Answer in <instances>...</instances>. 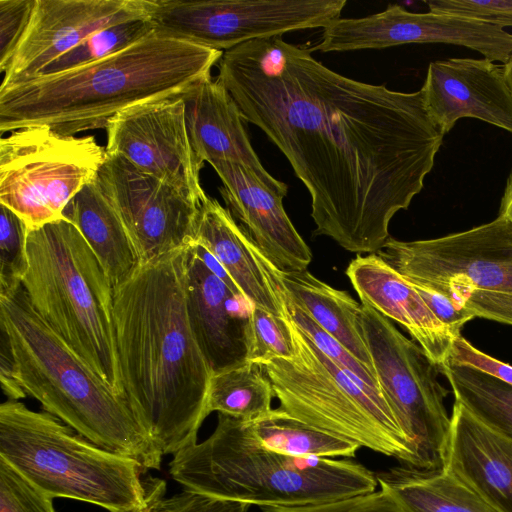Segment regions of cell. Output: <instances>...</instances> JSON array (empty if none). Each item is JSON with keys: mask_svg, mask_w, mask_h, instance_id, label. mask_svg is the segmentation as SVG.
Returning a JSON list of instances; mask_svg holds the SVG:
<instances>
[{"mask_svg": "<svg viewBox=\"0 0 512 512\" xmlns=\"http://www.w3.org/2000/svg\"><path fill=\"white\" fill-rule=\"evenodd\" d=\"M154 30L148 20L128 21L101 29L50 62L37 75L55 74L96 62L126 49Z\"/></svg>", "mask_w": 512, "mask_h": 512, "instance_id": "30", "label": "cell"}, {"mask_svg": "<svg viewBox=\"0 0 512 512\" xmlns=\"http://www.w3.org/2000/svg\"><path fill=\"white\" fill-rule=\"evenodd\" d=\"M0 458L48 497L109 512L148 506L165 483L143 478L134 459L89 441L56 416L16 400L0 406Z\"/></svg>", "mask_w": 512, "mask_h": 512, "instance_id": "7", "label": "cell"}, {"mask_svg": "<svg viewBox=\"0 0 512 512\" xmlns=\"http://www.w3.org/2000/svg\"><path fill=\"white\" fill-rule=\"evenodd\" d=\"M63 214L77 226L114 288L139 267L136 248L96 179L73 198Z\"/></svg>", "mask_w": 512, "mask_h": 512, "instance_id": "24", "label": "cell"}, {"mask_svg": "<svg viewBox=\"0 0 512 512\" xmlns=\"http://www.w3.org/2000/svg\"><path fill=\"white\" fill-rule=\"evenodd\" d=\"M35 0H0V70L4 71L21 39Z\"/></svg>", "mask_w": 512, "mask_h": 512, "instance_id": "37", "label": "cell"}, {"mask_svg": "<svg viewBox=\"0 0 512 512\" xmlns=\"http://www.w3.org/2000/svg\"><path fill=\"white\" fill-rule=\"evenodd\" d=\"M346 0H152L155 30L225 52L285 33L325 28L340 18Z\"/></svg>", "mask_w": 512, "mask_h": 512, "instance_id": "12", "label": "cell"}, {"mask_svg": "<svg viewBox=\"0 0 512 512\" xmlns=\"http://www.w3.org/2000/svg\"><path fill=\"white\" fill-rule=\"evenodd\" d=\"M222 55L154 30L96 62L1 84V135L40 126L67 136L104 129L130 106L181 95L211 77Z\"/></svg>", "mask_w": 512, "mask_h": 512, "instance_id": "3", "label": "cell"}, {"mask_svg": "<svg viewBox=\"0 0 512 512\" xmlns=\"http://www.w3.org/2000/svg\"><path fill=\"white\" fill-rule=\"evenodd\" d=\"M420 90L431 121L443 135L461 118L512 133V92L504 64L486 58L434 61Z\"/></svg>", "mask_w": 512, "mask_h": 512, "instance_id": "17", "label": "cell"}, {"mask_svg": "<svg viewBox=\"0 0 512 512\" xmlns=\"http://www.w3.org/2000/svg\"><path fill=\"white\" fill-rule=\"evenodd\" d=\"M499 215H503L512 223V168L508 175L503 196L500 202Z\"/></svg>", "mask_w": 512, "mask_h": 512, "instance_id": "41", "label": "cell"}, {"mask_svg": "<svg viewBox=\"0 0 512 512\" xmlns=\"http://www.w3.org/2000/svg\"><path fill=\"white\" fill-rule=\"evenodd\" d=\"M448 360L476 368L512 385V365L478 350L461 335L455 338Z\"/></svg>", "mask_w": 512, "mask_h": 512, "instance_id": "38", "label": "cell"}, {"mask_svg": "<svg viewBox=\"0 0 512 512\" xmlns=\"http://www.w3.org/2000/svg\"><path fill=\"white\" fill-rule=\"evenodd\" d=\"M96 181L141 263L195 244L202 203L115 155L107 154Z\"/></svg>", "mask_w": 512, "mask_h": 512, "instance_id": "13", "label": "cell"}, {"mask_svg": "<svg viewBox=\"0 0 512 512\" xmlns=\"http://www.w3.org/2000/svg\"><path fill=\"white\" fill-rule=\"evenodd\" d=\"M410 43L464 46L492 62L507 64L512 34L481 21L442 13H413L400 5L360 18H338L322 29L313 51L383 49Z\"/></svg>", "mask_w": 512, "mask_h": 512, "instance_id": "15", "label": "cell"}, {"mask_svg": "<svg viewBox=\"0 0 512 512\" xmlns=\"http://www.w3.org/2000/svg\"><path fill=\"white\" fill-rule=\"evenodd\" d=\"M380 488L413 512H497L448 470L394 468L376 476Z\"/></svg>", "mask_w": 512, "mask_h": 512, "instance_id": "26", "label": "cell"}, {"mask_svg": "<svg viewBox=\"0 0 512 512\" xmlns=\"http://www.w3.org/2000/svg\"><path fill=\"white\" fill-rule=\"evenodd\" d=\"M289 316L311 343L355 381L381 391L374 372L354 357L340 342L322 329L301 308L288 301ZM383 396V395H382Z\"/></svg>", "mask_w": 512, "mask_h": 512, "instance_id": "33", "label": "cell"}, {"mask_svg": "<svg viewBox=\"0 0 512 512\" xmlns=\"http://www.w3.org/2000/svg\"><path fill=\"white\" fill-rule=\"evenodd\" d=\"M164 493L165 487L151 498L147 512H250L251 507L187 489L167 498Z\"/></svg>", "mask_w": 512, "mask_h": 512, "instance_id": "36", "label": "cell"}, {"mask_svg": "<svg viewBox=\"0 0 512 512\" xmlns=\"http://www.w3.org/2000/svg\"><path fill=\"white\" fill-rule=\"evenodd\" d=\"M0 327L9 339L16 379L27 396L94 444L158 470L162 453L132 412L42 319L23 287L0 296Z\"/></svg>", "mask_w": 512, "mask_h": 512, "instance_id": "5", "label": "cell"}, {"mask_svg": "<svg viewBox=\"0 0 512 512\" xmlns=\"http://www.w3.org/2000/svg\"><path fill=\"white\" fill-rule=\"evenodd\" d=\"M429 11L481 21L504 29L512 27V0H432Z\"/></svg>", "mask_w": 512, "mask_h": 512, "instance_id": "35", "label": "cell"}, {"mask_svg": "<svg viewBox=\"0 0 512 512\" xmlns=\"http://www.w3.org/2000/svg\"><path fill=\"white\" fill-rule=\"evenodd\" d=\"M282 36L223 52L220 81L246 122L282 152L311 198L314 234L353 253H377L409 207L444 135L421 90L358 81Z\"/></svg>", "mask_w": 512, "mask_h": 512, "instance_id": "1", "label": "cell"}, {"mask_svg": "<svg viewBox=\"0 0 512 512\" xmlns=\"http://www.w3.org/2000/svg\"><path fill=\"white\" fill-rule=\"evenodd\" d=\"M251 423L252 431L265 448L304 458H352L360 445L312 427L275 408Z\"/></svg>", "mask_w": 512, "mask_h": 512, "instance_id": "28", "label": "cell"}, {"mask_svg": "<svg viewBox=\"0 0 512 512\" xmlns=\"http://www.w3.org/2000/svg\"><path fill=\"white\" fill-rule=\"evenodd\" d=\"M195 244L223 266L243 297L277 316L288 317V296L282 271L260 250L215 198L202 202Z\"/></svg>", "mask_w": 512, "mask_h": 512, "instance_id": "20", "label": "cell"}, {"mask_svg": "<svg viewBox=\"0 0 512 512\" xmlns=\"http://www.w3.org/2000/svg\"><path fill=\"white\" fill-rule=\"evenodd\" d=\"M210 165L222 182L219 191L226 209L271 262L282 272L307 270L312 253L284 209L285 196L239 164Z\"/></svg>", "mask_w": 512, "mask_h": 512, "instance_id": "19", "label": "cell"}, {"mask_svg": "<svg viewBox=\"0 0 512 512\" xmlns=\"http://www.w3.org/2000/svg\"><path fill=\"white\" fill-rule=\"evenodd\" d=\"M439 371L450 383L455 401L489 430L512 441V385L448 359Z\"/></svg>", "mask_w": 512, "mask_h": 512, "instance_id": "27", "label": "cell"}, {"mask_svg": "<svg viewBox=\"0 0 512 512\" xmlns=\"http://www.w3.org/2000/svg\"><path fill=\"white\" fill-rule=\"evenodd\" d=\"M506 77L509 84V87L512 92V56L509 59L508 63L505 64Z\"/></svg>", "mask_w": 512, "mask_h": 512, "instance_id": "42", "label": "cell"}, {"mask_svg": "<svg viewBox=\"0 0 512 512\" xmlns=\"http://www.w3.org/2000/svg\"><path fill=\"white\" fill-rule=\"evenodd\" d=\"M106 152L169 183L199 203L208 196L200 182L204 165L188 135L181 95L130 106L106 124Z\"/></svg>", "mask_w": 512, "mask_h": 512, "instance_id": "14", "label": "cell"}, {"mask_svg": "<svg viewBox=\"0 0 512 512\" xmlns=\"http://www.w3.org/2000/svg\"><path fill=\"white\" fill-rule=\"evenodd\" d=\"M444 469L497 512H512V441L489 430L457 401Z\"/></svg>", "mask_w": 512, "mask_h": 512, "instance_id": "23", "label": "cell"}, {"mask_svg": "<svg viewBox=\"0 0 512 512\" xmlns=\"http://www.w3.org/2000/svg\"><path fill=\"white\" fill-rule=\"evenodd\" d=\"M248 362L262 365L273 359H294L297 355L287 318L252 306L248 322Z\"/></svg>", "mask_w": 512, "mask_h": 512, "instance_id": "31", "label": "cell"}, {"mask_svg": "<svg viewBox=\"0 0 512 512\" xmlns=\"http://www.w3.org/2000/svg\"><path fill=\"white\" fill-rule=\"evenodd\" d=\"M288 299L373 372L361 323L362 304L308 270L282 272Z\"/></svg>", "mask_w": 512, "mask_h": 512, "instance_id": "25", "label": "cell"}, {"mask_svg": "<svg viewBox=\"0 0 512 512\" xmlns=\"http://www.w3.org/2000/svg\"><path fill=\"white\" fill-rule=\"evenodd\" d=\"M185 286L189 323L211 373L247 363L250 311L240 305L248 301L208 267L195 244L187 248Z\"/></svg>", "mask_w": 512, "mask_h": 512, "instance_id": "18", "label": "cell"}, {"mask_svg": "<svg viewBox=\"0 0 512 512\" xmlns=\"http://www.w3.org/2000/svg\"><path fill=\"white\" fill-rule=\"evenodd\" d=\"M22 287L35 311L117 394L125 397L113 317L114 287L64 216L27 233Z\"/></svg>", "mask_w": 512, "mask_h": 512, "instance_id": "6", "label": "cell"}, {"mask_svg": "<svg viewBox=\"0 0 512 512\" xmlns=\"http://www.w3.org/2000/svg\"><path fill=\"white\" fill-rule=\"evenodd\" d=\"M272 385L261 365L247 362L211 374L206 412L252 422L272 410Z\"/></svg>", "mask_w": 512, "mask_h": 512, "instance_id": "29", "label": "cell"}, {"mask_svg": "<svg viewBox=\"0 0 512 512\" xmlns=\"http://www.w3.org/2000/svg\"><path fill=\"white\" fill-rule=\"evenodd\" d=\"M1 330L0 345V380L1 388L8 400L22 399L26 397L24 390L16 379L15 360L12 353L11 345L5 330Z\"/></svg>", "mask_w": 512, "mask_h": 512, "instance_id": "40", "label": "cell"}, {"mask_svg": "<svg viewBox=\"0 0 512 512\" xmlns=\"http://www.w3.org/2000/svg\"><path fill=\"white\" fill-rule=\"evenodd\" d=\"M0 512H56L53 499L0 458Z\"/></svg>", "mask_w": 512, "mask_h": 512, "instance_id": "34", "label": "cell"}, {"mask_svg": "<svg viewBox=\"0 0 512 512\" xmlns=\"http://www.w3.org/2000/svg\"><path fill=\"white\" fill-rule=\"evenodd\" d=\"M187 248L141 263L113 294L124 395L163 456L196 443L208 416L212 373L188 319Z\"/></svg>", "mask_w": 512, "mask_h": 512, "instance_id": "2", "label": "cell"}, {"mask_svg": "<svg viewBox=\"0 0 512 512\" xmlns=\"http://www.w3.org/2000/svg\"><path fill=\"white\" fill-rule=\"evenodd\" d=\"M377 254L474 317L512 326V223L505 216L434 239L389 237Z\"/></svg>", "mask_w": 512, "mask_h": 512, "instance_id": "9", "label": "cell"}, {"mask_svg": "<svg viewBox=\"0 0 512 512\" xmlns=\"http://www.w3.org/2000/svg\"><path fill=\"white\" fill-rule=\"evenodd\" d=\"M189 139L198 159L209 164L228 161L252 171L270 189L286 196L287 185L273 177L257 156L245 120L233 97L212 77L182 94Z\"/></svg>", "mask_w": 512, "mask_h": 512, "instance_id": "21", "label": "cell"}, {"mask_svg": "<svg viewBox=\"0 0 512 512\" xmlns=\"http://www.w3.org/2000/svg\"><path fill=\"white\" fill-rule=\"evenodd\" d=\"M297 355L262 368L279 410L415 469L412 447L384 397L320 352L289 316Z\"/></svg>", "mask_w": 512, "mask_h": 512, "instance_id": "8", "label": "cell"}, {"mask_svg": "<svg viewBox=\"0 0 512 512\" xmlns=\"http://www.w3.org/2000/svg\"><path fill=\"white\" fill-rule=\"evenodd\" d=\"M169 473L184 489L262 509L329 503L373 492L378 484L358 462L271 451L250 422L221 413L207 439L173 454Z\"/></svg>", "mask_w": 512, "mask_h": 512, "instance_id": "4", "label": "cell"}, {"mask_svg": "<svg viewBox=\"0 0 512 512\" xmlns=\"http://www.w3.org/2000/svg\"><path fill=\"white\" fill-rule=\"evenodd\" d=\"M130 512H147V507H145V508L135 509V510L130 511Z\"/></svg>", "mask_w": 512, "mask_h": 512, "instance_id": "43", "label": "cell"}, {"mask_svg": "<svg viewBox=\"0 0 512 512\" xmlns=\"http://www.w3.org/2000/svg\"><path fill=\"white\" fill-rule=\"evenodd\" d=\"M361 304L403 326L438 367L455 340L426 305L412 283L377 253L357 255L346 269Z\"/></svg>", "mask_w": 512, "mask_h": 512, "instance_id": "22", "label": "cell"}, {"mask_svg": "<svg viewBox=\"0 0 512 512\" xmlns=\"http://www.w3.org/2000/svg\"><path fill=\"white\" fill-rule=\"evenodd\" d=\"M361 323L380 391L412 447L415 469L443 470L451 417L439 367L390 319L365 304Z\"/></svg>", "mask_w": 512, "mask_h": 512, "instance_id": "11", "label": "cell"}, {"mask_svg": "<svg viewBox=\"0 0 512 512\" xmlns=\"http://www.w3.org/2000/svg\"><path fill=\"white\" fill-rule=\"evenodd\" d=\"M106 159V148L91 135H61L44 126L12 131L0 140V203L27 233L63 219Z\"/></svg>", "mask_w": 512, "mask_h": 512, "instance_id": "10", "label": "cell"}, {"mask_svg": "<svg viewBox=\"0 0 512 512\" xmlns=\"http://www.w3.org/2000/svg\"><path fill=\"white\" fill-rule=\"evenodd\" d=\"M27 229L9 208L1 205L0 213V296L14 293L22 286L27 270Z\"/></svg>", "mask_w": 512, "mask_h": 512, "instance_id": "32", "label": "cell"}, {"mask_svg": "<svg viewBox=\"0 0 512 512\" xmlns=\"http://www.w3.org/2000/svg\"><path fill=\"white\" fill-rule=\"evenodd\" d=\"M151 5L152 0H35L1 84L37 75L96 31L149 20Z\"/></svg>", "mask_w": 512, "mask_h": 512, "instance_id": "16", "label": "cell"}, {"mask_svg": "<svg viewBox=\"0 0 512 512\" xmlns=\"http://www.w3.org/2000/svg\"><path fill=\"white\" fill-rule=\"evenodd\" d=\"M411 283L435 317L443 323L455 337L460 336L462 327L475 318L468 310L456 304L446 295L427 286Z\"/></svg>", "mask_w": 512, "mask_h": 512, "instance_id": "39", "label": "cell"}]
</instances>
